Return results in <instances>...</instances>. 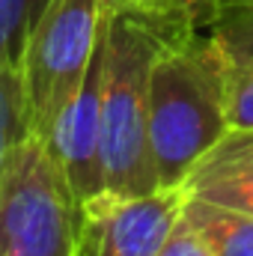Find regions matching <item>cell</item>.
Here are the masks:
<instances>
[{"label": "cell", "mask_w": 253, "mask_h": 256, "mask_svg": "<svg viewBox=\"0 0 253 256\" xmlns=\"http://www.w3.org/2000/svg\"><path fill=\"white\" fill-rule=\"evenodd\" d=\"M226 57L208 27L182 30L149 72V152L158 188H182L188 170L226 134Z\"/></svg>", "instance_id": "obj_2"}, {"label": "cell", "mask_w": 253, "mask_h": 256, "mask_svg": "<svg viewBox=\"0 0 253 256\" xmlns=\"http://www.w3.org/2000/svg\"><path fill=\"white\" fill-rule=\"evenodd\" d=\"M224 51V48H220ZM226 57L224 66V110L230 128H253V60Z\"/></svg>", "instance_id": "obj_10"}, {"label": "cell", "mask_w": 253, "mask_h": 256, "mask_svg": "<svg viewBox=\"0 0 253 256\" xmlns=\"http://www.w3.org/2000/svg\"><path fill=\"white\" fill-rule=\"evenodd\" d=\"M30 134H33V126H30L21 72L18 66L0 63V167L6 155Z\"/></svg>", "instance_id": "obj_8"}, {"label": "cell", "mask_w": 253, "mask_h": 256, "mask_svg": "<svg viewBox=\"0 0 253 256\" xmlns=\"http://www.w3.org/2000/svg\"><path fill=\"white\" fill-rule=\"evenodd\" d=\"M161 256H212V250H208V248L202 244V238L190 230L188 220L179 218V224L173 226V232H170V238H167Z\"/></svg>", "instance_id": "obj_13"}, {"label": "cell", "mask_w": 253, "mask_h": 256, "mask_svg": "<svg viewBox=\"0 0 253 256\" xmlns=\"http://www.w3.org/2000/svg\"><path fill=\"white\" fill-rule=\"evenodd\" d=\"M182 218V188L149 194L102 191L80 200L74 256H161Z\"/></svg>", "instance_id": "obj_5"}, {"label": "cell", "mask_w": 253, "mask_h": 256, "mask_svg": "<svg viewBox=\"0 0 253 256\" xmlns=\"http://www.w3.org/2000/svg\"><path fill=\"white\" fill-rule=\"evenodd\" d=\"M51 0H0V63L18 66L27 36Z\"/></svg>", "instance_id": "obj_9"}, {"label": "cell", "mask_w": 253, "mask_h": 256, "mask_svg": "<svg viewBox=\"0 0 253 256\" xmlns=\"http://www.w3.org/2000/svg\"><path fill=\"white\" fill-rule=\"evenodd\" d=\"M208 33L218 39L224 54L230 57H250L253 60V0L250 3H224Z\"/></svg>", "instance_id": "obj_11"}, {"label": "cell", "mask_w": 253, "mask_h": 256, "mask_svg": "<svg viewBox=\"0 0 253 256\" xmlns=\"http://www.w3.org/2000/svg\"><path fill=\"white\" fill-rule=\"evenodd\" d=\"M104 63H102V146L104 191H158L149 152V72L161 48L190 30L185 18L104 3Z\"/></svg>", "instance_id": "obj_1"}, {"label": "cell", "mask_w": 253, "mask_h": 256, "mask_svg": "<svg viewBox=\"0 0 253 256\" xmlns=\"http://www.w3.org/2000/svg\"><path fill=\"white\" fill-rule=\"evenodd\" d=\"M224 3H250V0H220V6H224Z\"/></svg>", "instance_id": "obj_14"}, {"label": "cell", "mask_w": 253, "mask_h": 256, "mask_svg": "<svg viewBox=\"0 0 253 256\" xmlns=\"http://www.w3.org/2000/svg\"><path fill=\"white\" fill-rule=\"evenodd\" d=\"M182 218L212 256H253V214L182 194Z\"/></svg>", "instance_id": "obj_7"}, {"label": "cell", "mask_w": 253, "mask_h": 256, "mask_svg": "<svg viewBox=\"0 0 253 256\" xmlns=\"http://www.w3.org/2000/svg\"><path fill=\"white\" fill-rule=\"evenodd\" d=\"M102 30L104 0H51L33 24L18 72L36 137H51L92 60Z\"/></svg>", "instance_id": "obj_4"}, {"label": "cell", "mask_w": 253, "mask_h": 256, "mask_svg": "<svg viewBox=\"0 0 253 256\" xmlns=\"http://www.w3.org/2000/svg\"><path fill=\"white\" fill-rule=\"evenodd\" d=\"M104 3H120V6H134V9H146V12L185 18L196 27H208L214 21V15L220 12V0H104Z\"/></svg>", "instance_id": "obj_12"}, {"label": "cell", "mask_w": 253, "mask_h": 256, "mask_svg": "<svg viewBox=\"0 0 253 256\" xmlns=\"http://www.w3.org/2000/svg\"><path fill=\"white\" fill-rule=\"evenodd\" d=\"M182 194L253 214V128H226L188 170Z\"/></svg>", "instance_id": "obj_6"}, {"label": "cell", "mask_w": 253, "mask_h": 256, "mask_svg": "<svg viewBox=\"0 0 253 256\" xmlns=\"http://www.w3.org/2000/svg\"><path fill=\"white\" fill-rule=\"evenodd\" d=\"M80 200L48 143L24 137L0 167V256H74Z\"/></svg>", "instance_id": "obj_3"}]
</instances>
